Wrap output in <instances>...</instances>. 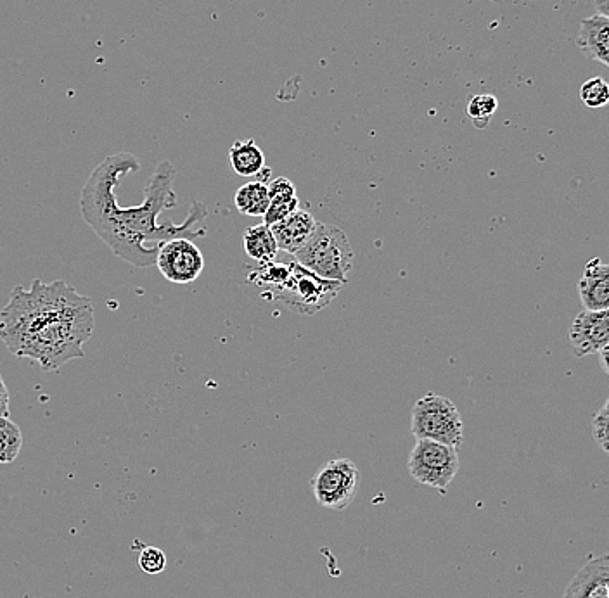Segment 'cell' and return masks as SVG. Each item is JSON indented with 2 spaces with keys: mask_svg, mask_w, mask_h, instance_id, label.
I'll return each mask as SVG.
<instances>
[{
  "mask_svg": "<svg viewBox=\"0 0 609 598\" xmlns=\"http://www.w3.org/2000/svg\"><path fill=\"white\" fill-rule=\"evenodd\" d=\"M141 163L134 154L118 153L108 156L92 170L80 194V213L90 229L120 260L135 268L153 267L161 244L175 237L205 236V229L194 230L203 222L208 210L194 201L182 223H158V217L177 204L175 168L170 161H160L144 189V201L139 206L123 208L116 199V189L125 177L139 172Z\"/></svg>",
  "mask_w": 609,
  "mask_h": 598,
  "instance_id": "obj_1",
  "label": "cell"
},
{
  "mask_svg": "<svg viewBox=\"0 0 609 598\" xmlns=\"http://www.w3.org/2000/svg\"><path fill=\"white\" fill-rule=\"evenodd\" d=\"M96 329L94 303L65 280L35 279L30 289L14 286L0 310V341L16 358H28L45 372L84 358V344Z\"/></svg>",
  "mask_w": 609,
  "mask_h": 598,
  "instance_id": "obj_2",
  "label": "cell"
},
{
  "mask_svg": "<svg viewBox=\"0 0 609 598\" xmlns=\"http://www.w3.org/2000/svg\"><path fill=\"white\" fill-rule=\"evenodd\" d=\"M296 263L322 279L347 284L353 267V249L345 230L319 223L314 236L295 253Z\"/></svg>",
  "mask_w": 609,
  "mask_h": 598,
  "instance_id": "obj_3",
  "label": "cell"
},
{
  "mask_svg": "<svg viewBox=\"0 0 609 598\" xmlns=\"http://www.w3.org/2000/svg\"><path fill=\"white\" fill-rule=\"evenodd\" d=\"M411 431L416 439H431L459 450L464 424L456 405L445 396L428 393L412 408Z\"/></svg>",
  "mask_w": 609,
  "mask_h": 598,
  "instance_id": "obj_4",
  "label": "cell"
},
{
  "mask_svg": "<svg viewBox=\"0 0 609 598\" xmlns=\"http://www.w3.org/2000/svg\"><path fill=\"white\" fill-rule=\"evenodd\" d=\"M341 287L343 284L340 282L322 279L293 261L289 265L288 280L274 291V296L279 301H283L284 305L293 312L300 315H315L336 298Z\"/></svg>",
  "mask_w": 609,
  "mask_h": 598,
  "instance_id": "obj_5",
  "label": "cell"
},
{
  "mask_svg": "<svg viewBox=\"0 0 609 598\" xmlns=\"http://www.w3.org/2000/svg\"><path fill=\"white\" fill-rule=\"evenodd\" d=\"M459 450L431 439H417L409 457V474L416 483L445 495L459 472Z\"/></svg>",
  "mask_w": 609,
  "mask_h": 598,
  "instance_id": "obj_6",
  "label": "cell"
},
{
  "mask_svg": "<svg viewBox=\"0 0 609 598\" xmlns=\"http://www.w3.org/2000/svg\"><path fill=\"white\" fill-rule=\"evenodd\" d=\"M359 467L350 459L327 460L310 481L315 502L324 509L345 510L357 495Z\"/></svg>",
  "mask_w": 609,
  "mask_h": 598,
  "instance_id": "obj_7",
  "label": "cell"
},
{
  "mask_svg": "<svg viewBox=\"0 0 609 598\" xmlns=\"http://www.w3.org/2000/svg\"><path fill=\"white\" fill-rule=\"evenodd\" d=\"M160 274L172 284H191L205 270V258L193 239L175 237L161 244L156 263Z\"/></svg>",
  "mask_w": 609,
  "mask_h": 598,
  "instance_id": "obj_8",
  "label": "cell"
},
{
  "mask_svg": "<svg viewBox=\"0 0 609 598\" xmlns=\"http://www.w3.org/2000/svg\"><path fill=\"white\" fill-rule=\"evenodd\" d=\"M570 343L577 357L594 355L609 344V310L578 313L570 329Z\"/></svg>",
  "mask_w": 609,
  "mask_h": 598,
  "instance_id": "obj_9",
  "label": "cell"
},
{
  "mask_svg": "<svg viewBox=\"0 0 609 598\" xmlns=\"http://www.w3.org/2000/svg\"><path fill=\"white\" fill-rule=\"evenodd\" d=\"M563 598H609V557L597 555L587 560L566 586Z\"/></svg>",
  "mask_w": 609,
  "mask_h": 598,
  "instance_id": "obj_10",
  "label": "cell"
},
{
  "mask_svg": "<svg viewBox=\"0 0 609 598\" xmlns=\"http://www.w3.org/2000/svg\"><path fill=\"white\" fill-rule=\"evenodd\" d=\"M319 222L314 215L307 210H298L291 213L289 217L281 222L270 225L272 236L276 239L279 251H284L288 255H295L298 249H302L307 244L308 239L314 236Z\"/></svg>",
  "mask_w": 609,
  "mask_h": 598,
  "instance_id": "obj_11",
  "label": "cell"
},
{
  "mask_svg": "<svg viewBox=\"0 0 609 598\" xmlns=\"http://www.w3.org/2000/svg\"><path fill=\"white\" fill-rule=\"evenodd\" d=\"M578 296L585 310H609V267L601 258H592L578 280Z\"/></svg>",
  "mask_w": 609,
  "mask_h": 598,
  "instance_id": "obj_12",
  "label": "cell"
},
{
  "mask_svg": "<svg viewBox=\"0 0 609 598\" xmlns=\"http://www.w3.org/2000/svg\"><path fill=\"white\" fill-rule=\"evenodd\" d=\"M578 49L585 58L594 59L597 63L609 66V18L596 14L592 18L580 21L577 35Z\"/></svg>",
  "mask_w": 609,
  "mask_h": 598,
  "instance_id": "obj_13",
  "label": "cell"
},
{
  "mask_svg": "<svg viewBox=\"0 0 609 598\" xmlns=\"http://www.w3.org/2000/svg\"><path fill=\"white\" fill-rule=\"evenodd\" d=\"M229 161L239 177H258L265 168V154L253 139L234 142L229 149Z\"/></svg>",
  "mask_w": 609,
  "mask_h": 598,
  "instance_id": "obj_14",
  "label": "cell"
},
{
  "mask_svg": "<svg viewBox=\"0 0 609 598\" xmlns=\"http://www.w3.org/2000/svg\"><path fill=\"white\" fill-rule=\"evenodd\" d=\"M243 248L244 253L258 263L274 261L277 251H279L276 239L272 236V230L265 223L253 225L244 230Z\"/></svg>",
  "mask_w": 609,
  "mask_h": 598,
  "instance_id": "obj_15",
  "label": "cell"
},
{
  "mask_svg": "<svg viewBox=\"0 0 609 598\" xmlns=\"http://www.w3.org/2000/svg\"><path fill=\"white\" fill-rule=\"evenodd\" d=\"M234 204L244 217L263 218V215L269 210L270 204L267 184L255 180V182H248L243 187H239L234 196Z\"/></svg>",
  "mask_w": 609,
  "mask_h": 598,
  "instance_id": "obj_16",
  "label": "cell"
},
{
  "mask_svg": "<svg viewBox=\"0 0 609 598\" xmlns=\"http://www.w3.org/2000/svg\"><path fill=\"white\" fill-rule=\"evenodd\" d=\"M23 446V433L11 417L0 419V465L13 464Z\"/></svg>",
  "mask_w": 609,
  "mask_h": 598,
  "instance_id": "obj_17",
  "label": "cell"
},
{
  "mask_svg": "<svg viewBox=\"0 0 609 598\" xmlns=\"http://www.w3.org/2000/svg\"><path fill=\"white\" fill-rule=\"evenodd\" d=\"M288 277L289 265L269 261V263H260V267L253 270V274L250 275V280L257 282L260 286L274 287V291H277L288 280Z\"/></svg>",
  "mask_w": 609,
  "mask_h": 598,
  "instance_id": "obj_18",
  "label": "cell"
},
{
  "mask_svg": "<svg viewBox=\"0 0 609 598\" xmlns=\"http://www.w3.org/2000/svg\"><path fill=\"white\" fill-rule=\"evenodd\" d=\"M580 101L590 109L604 108L609 102V85L604 78H589L580 87Z\"/></svg>",
  "mask_w": 609,
  "mask_h": 598,
  "instance_id": "obj_19",
  "label": "cell"
},
{
  "mask_svg": "<svg viewBox=\"0 0 609 598\" xmlns=\"http://www.w3.org/2000/svg\"><path fill=\"white\" fill-rule=\"evenodd\" d=\"M497 108H499L497 97L492 96V94H478V96H473L469 99L468 116L475 123L481 120H485V123H488V120L492 118Z\"/></svg>",
  "mask_w": 609,
  "mask_h": 598,
  "instance_id": "obj_20",
  "label": "cell"
},
{
  "mask_svg": "<svg viewBox=\"0 0 609 598\" xmlns=\"http://www.w3.org/2000/svg\"><path fill=\"white\" fill-rule=\"evenodd\" d=\"M139 567L149 576L160 574L167 569V555L156 547H146L139 555Z\"/></svg>",
  "mask_w": 609,
  "mask_h": 598,
  "instance_id": "obj_21",
  "label": "cell"
},
{
  "mask_svg": "<svg viewBox=\"0 0 609 598\" xmlns=\"http://www.w3.org/2000/svg\"><path fill=\"white\" fill-rule=\"evenodd\" d=\"M298 208H300L298 198L270 201L269 210L263 215V223L270 227V225H274V223L281 222L284 218L289 217L291 213H295Z\"/></svg>",
  "mask_w": 609,
  "mask_h": 598,
  "instance_id": "obj_22",
  "label": "cell"
},
{
  "mask_svg": "<svg viewBox=\"0 0 609 598\" xmlns=\"http://www.w3.org/2000/svg\"><path fill=\"white\" fill-rule=\"evenodd\" d=\"M608 424L609 400H606L603 407L599 408V412L592 417V438H594L597 445L601 446V450L604 453L609 452Z\"/></svg>",
  "mask_w": 609,
  "mask_h": 598,
  "instance_id": "obj_23",
  "label": "cell"
},
{
  "mask_svg": "<svg viewBox=\"0 0 609 598\" xmlns=\"http://www.w3.org/2000/svg\"><path fill=\"white\" fill-rule=\"evenodd\" d=\"M267 191H269L270 201L296 198V185L286 177H277L272 180L270 184H267Z\"/></svg>",
  "mask_w": 609,
  "mask_h": 598,
  "instance_id": "obj_24",
  "label": "cell"
},
{
  "mask_svg": "<svg viewBox=\"0 0 609 598\" xmlns=\"http://www.w3.org/2000/svg\"><path fill=\"white\" fill-rule=\"evenodd\" d=\"M9 403H11L9 389H7L4 377L0 376V419L9 417Z\"/></svg>",
  "mask_w": 609,
  "mask_h": 598,
  "instance_id": "obj_25",
  "label": "cell"
},
{
  "mask_svg": "<svg viewBox=\"0 0 609 598\" xmlns=\"http://www.w3.org/2000/svg\"><path fill=\"white\" fill-rule=\"evenodd\" d=\"M597 355H599V362H601V369H603L604 374H608L609 365H608V357H609V344L608 346H604L601 350L597 351Z\"/></svg>",
  "mask_w": 609,
  "mask_h": 598,
  "instance_id": "obj_26",
  "label": "cell"
},
{
  "mask_svg": "<svg viewBox=\"0 0 609 598\" xmlns=\"http://www.w3.org/2000/svg\"><path fill=\"white\" fill-rule=\"evenodd\" d=\"M596 7H599V13L603 16H608V0H596Z\"/></svg>",
  "mask_w": 609,
  "mask_h": 598,
  "instance_id": "obj_27",
  "label": "cell"
}]
</instances>
